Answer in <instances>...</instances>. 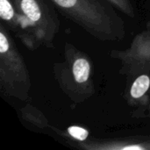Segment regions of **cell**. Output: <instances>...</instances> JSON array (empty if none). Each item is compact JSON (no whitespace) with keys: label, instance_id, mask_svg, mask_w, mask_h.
Wrapping results in <instances>:
<instances>
[{"label":"cell","instance_id":"1","mask_svg":"<svg viewBox=\"0 0 150 150\" xmlns=\"http://www.w3.org/2000/svg\"><path fill=\"white\" fill-rule=\"evenodd\" d=\"M67 18L102 41L122 40L125 22L107 0H48Z\"/></svg>","mask_w":150,"mask_h":150},{"label":"cell","instance_id":"2","mask_svg":"<svg viewBox=\"0 0 150 150\" xmlns=\"http://www.w3.org/2000/svg\"><path fill=\"white\" fill-rule=\"evenodd\" d=\"M53 69L61 89L73 102L82 103L95 93L91 60L74 45L65 43L64 61Z\"/></svg>","mask_w":150,"mask_h":150},{"label":"cell","instance_id":"3","mask_svg":"<svg viewBox=\"0 0 150 150\" xmlns=\"http://www.w3.org/2000/svg\"><path fill=\"white\" fill-rule=\"evenodd\" d=\"M32 87L30 73L23 55L7 31L0 24V91L3 95L27 101Z\"/></svg>","mask_w":150,"mask_h":150},{"label":"cell","instance_id":"4","mask_svg":"<svg viewBox=\"0 0 150 150\" xmlns=\"http://www.w3.org/2000/svg\"><path fill=\"white\" fill-rule=\"evenodd\" d=\"M17 11L33 25L40 42L52 47L60 31V19L52 4L47 0H12Z\"/></svg>","mask_w":150,"mask_h":150},{"label":"cell","instance_id":"5","mask_svg":"<svg viewBox=\"0 0 150 150\" xmlns=\"http://www.w3.org/2000/svg\"><path fill=\"white\" fill-rule=\"evenodd\" d=\"M0 18L6 27L14 32L30 50H34L42 45L33 25L17 11L12 0H0Z\"/></svg>","mask_w":150,"mask_h":150},{"label":"cell","instance_id":"6","mask_svg":"<svg viewBox=\"0 0 150 150\" xmlns=\"http://www.w3.org/2000/svg\"><path fill=\"white\" fill-rule=\"evenodd\" d=\"M80 148L87 150H150V139L127 138L83 142Z\"/></svg>","mask_w":150,"mask_h":150},{"label":"cell","instance_id":"7","mask_svg":"<svg viewBox=\"0 0 150 150\" xmlns=\"http://www.w3.org/2000/svg\"><path fill=\"white\" fill-rule=\"evenodd\" d=\"M149 47L150 33H144L136 37L128 50L118 52V54L132 68L134 66H142L146 63L150 64V50L146 52Z\"/></svg>","mask_w":150,"mask_h":150},{"label":"cell","instance_id":"8","mask_svg":"<svg viewBox=\"0 0 150 150\" xmlns=\"http://www.w3.org/2000/svg\"><path fill=\"white\" fill-rule=\"evenodd\" d=\"M150 87V77L148 75L139 76L133 83L130 89V96L134 99L142 98Z\"/></svg>","mask_w":150,"mask_h":150},{"label":"cell","instance_id":"9","mask_svg":"<svg viewBox=\"0 0 150 150\" xmlns=\"http://www.w3.org/2000/svg\"><path fill=\"white\" fill-rule=\"evenodd\" d=\"M39 111L37 109H35L34 107L31 106V105H26L25 107V109L23 110V114L24 116L29 120L30 121H32V123L33 124H36L38 127H47V120L45 119V117L43 116V114L40 113L38 116H35L37 114Z\"/></svg>","mask_w":150,"mask_h":150},{"label":"cell","instance_id":"10","mask_svg":"<svg viewBox=\"0 0 150 150\" xmlns=\"http://www.w3.org/2000/svg\"><path fill=\"white\" fill-rule=\"evenodd\" d=\"M114 7L125 13L130 18L135 17V9L130 0H107Z\"/></svg>","mask_w":150,"mask_h":150},{"label":"cell","instance_id":"11","mask_svg":"<svg viewBox=\"0 0 150 150\" xmlns=\"http://www.w3.org/2000/svg\"><path fill=\"white\" fill-rule=\"evenodd\" d=\"M67 132L70 137H72L73 139L80 142L87 141L88 136H89V132L85 128L76 127V126H72V127H68Z\"/></svg>","mask_w":150,"mask_h":150}]
</instances>
